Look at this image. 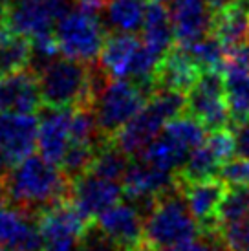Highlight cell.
I'll return each mask as SVG.
<instances>
[{
    "label": "cell",
    "instance_id": "1",
    "mask_svg": "<svg viewBox=\"0 0 249 251\" xmlns=\"http://www.w3.org/2000/svg\"><path fill=\"white\" fill-rule=\"evenodd\" d=\"M2 187L6 203L39 216L50 205L68 200L72 180L55 163L31 154L9 167Z\"/></svg>",
    "mask_w": 249,
    "mask_h": 251
},
{
    "label": "cell",
    "instance_id": "2",
    "mask_svg": "<svg viewBox=\"0 0 249 251\" xmlns=\"http://www.w3.org/2000/svg\"><path fill=\"white\" fill-rule=\"evenodd\" d=\"M200 235V224L187 205L180 181L176 187L159 195L145 216L143 244L154 251L183 244Z\"/></svg>",
    "mask_w": 249,
    "mask_h": 251
},
{
    "label": "cell",
    "instance_id": "3",
    "mask_svg": "<svg viewBox=\"0 0 249 251\" xmlns=\"http://www.w3.org/2000/svg\"><path fill=\"white\" fill-rule=\"evenodd\" d=\"M41 86L42 106L48 108H75L92 106L90 64L74 57L53 59L37 72Z\"/></svg>",
    "mask_w": 249,
    "mask_h": 251
},
{
    "label": "cell",
    "instance_id": "4",
    "mask_svg": "<svg viewBox=\"0 0 249 251\" xmlns=\"http://www.w3.org/2000/svg\"><path fill=\"white\" fill-rule=\"evenodd\" d=\"M149 98L145 88L128 79H110L104 84L92 105L104 140H114L116 134L147 105Z\"/></svg>",
    "mask_w": 249,
    "mask_h": 251
},
{
    "label": "cell",
    "instance_id": "5",
    "mask_svg": "<svg viewBox=\"0 0 249 251\" xmlns=\"http://www.w3.org/2000/svg\"><path fill=\"white\" fill-rule=\"evenodd\" d=\"M53 33L62 55L74 57L88 64L99 59L106 39L103 17L88 13L77 6L57 21Z\"/></svg>",
    "mask_w": 249,
    "mask_h": 251
},
{
    "label": "cell",
    "instance_id": "6",
    "mask_svg": "<svg viewBox=\"0 0 249 251\" xmlns=\"http://www.w3.org/2000/svg\"><path fill=\"white\" fill-rule=\"evenodd\" d=\"M185 114L200 121L209 132L231 126L224 72H203L201 74L196 84L187 92Z\"/></svg>",
    "mask_w": 249,
    "mask_h": 251
},
{
    "label": "cell",
    "instance_id": "7",
    "mask_svg": "<svg viewBox=\"0 0 249 251\" xmlns=\"http://www.w3.org/2000/svg\"><path fill=\"white\" fill-rule=\"evenodd\" d=\"M77 0H11L6 15V24L15 33L31 39L55 29L57 21Z\"/></svg>",
    "mask_w": 249,
    "mask_h": 251
},
{
    "label": "cell",
    "instance_id": "8",
    "mask_svg": "<svg viewBox=\"0 0 249 251\" xmlns=\"http://www.w3.org/2000/svg\"><path fill=\"white\" fill-rule=\"evenodd\" d=\"M96 227L106 237L121 246L124 251L143 244L145 235V215L136 203L118 202L96 216Z\"/></svg>",
    "mask_w": 249,
    "mask_h": 251
},
{
    "label": "cell",
    "instance_id": "9",
    "mask_svg": "<svg viewBox=\"0 0 249 251\" xmlns=\"http://www.w3.org/2000/svg\"><path fill=\"white\" fill-rule=\"evenodd\" d=\"M181 193L196 222L200 224L201 233L220 231L218 226V209L227 193V181L220 175L194 181H180Z\"/></svg>",
    "mask_w": 249,
    "mask_h": 251
},
{
    "label": "cell",
    "instance_id": "10",
    "mask_svg": "<svg viewBox=\"0 0 249 251\" xmlns=\"http://www.w3.org/2000/svg\"><path fill=\"white\" fill-rule=\"evenodd\" d=\"M121 198H123V185L119 181L101 178L90 171L72 180L70 200L88 222H94L97 215H101L114 203L121 202Z\"/></svg>",
    "mask_w": 249,
    "mask_h": 251
},
{
    "label": "cell",
    "instance_id": "11",
    "mask_svg": "<svg viewBox=\"0 0 249 251\" xmlns=\"http://www.w3.org/2000/svg\"><path fill=\"white\" fill-rule=\"evenodd\" d=\"M39 121L35 114L0 112V154L11 167L33 154Z\"/></svg>",
    "mask_w": 249,
    "mask_h": 251
},
{
    "label": "cell",
    "instance_id": "12",
    "mask_svg": "<svg viewBox=\"0 0 249 251\" xmlns=\"http://www.w3.org/2000/svg\"><path fill=\"white\" fill-rule=\"evenodd\" d=\"M0 246L9 251H41L44 248L37 215L0 203Z\"/></svg>",
    "mask_w": 249,
    "mask_h": 251
},
{
    "label": "cell",
    "instance_id": "13",
    "mask_svg": "<svg viewBox=\"0 0 249 251\" xmlns=\"http://www.w3.org/2000/svg\"><path fill=\"white\" fill-rule=\"evenodd\" d=\"M42 112V108H41ZM72 114L74 108H48L44 106L39 121V132H37V147L42 158L61 165L64 154L72 143Z\"/></svg>",
    "mask_w": 249,
    "mask_h": 251
},
{
    "label": "cell",
    "instance_id": "14",
    "mask_svg": "<svg viewBox=\"0 0 249 251\" xmlns=\"http://www.w3.org/2000/svg\"><path fill=\"white\" fill-rule=\"evenodd\" d=\"M42 108L41 86L35 70L0 75V112L37 114Z\"/></svg>",
    "mask_w": 249,
    "mask_h": 251
},
{
    "label": "cell",
    "instance_id": "15",
    "mask_svg": "<svg viewBox=\"0 0 249 251\" xmlns=\"http://www.w3.org/2000/svg\"><path fill=\"white\" fill-rule=\"evenodd\" d=\"M203 74L200 64L194 61V57L187 51V48L174 44L173 50H169L165 57L159 61L154 75V90H178L189 92L196 81Z\"/></svg>",
    "mask_w": 249,
    "mask_h": 251
},
{
    "label": "cell",
    "instance_id": "16",
    "mask_svg": "<svg viewBox=\"0 0 249 251\" xmlns=\"http://www.w3.org/2000/svg\"><path fill=\"white\" fill-rule=\"evenodd\" d=\"M176 44L189 46L211 33L213 11L207 0H174L171 9Z\"/></svg>",
    "mask_w": 249,
    "mask_h": 251
},
{
    "label": "cell",
    "instance_id": "17",
    "mask_svg": "<svg viewBox=\"0 0 249 251\" xmlns=\"http://www.w3.org/2000/svg\"><path fill=\"white\" fill-rule=\"evenodd\" d=\"M143 44L154 51L159 59H163L169 50L176 44V33H174L171 11L161 2L147 4L145 19H143Z\"/></svg>",
    "mask_w": 249,
    "mask_h": 251
},
{
    "label": "cell",
    "instance_id": "18",
    "mask_svg": "<svg viewBox=\"0 0 249 251\" xmlns=\"http://www.w3.org/2000/svg\"><path fill=\"white\" fill-rule=\"evenodd\" d=\"M141 46V41L134 33H108L99 53V63L114 79H126L134 53Z\"/></svg>",
    "mask_w": 249,
    "mask_h": 251
},
{
    "label": "cell",
    "instance_id": "19",
    "mask_svg": "<svg viewBox=\"0 0 249 251\" xmlns=\"http://www.w3.org/2000/svg\"><path fill=\"white\" fill-rule=\"evenodd\" d=\"M248 28H249V13L244 9L242 4L229 6L222 11L213 13L211 21V33L218 41L229 48L248 41Z\"/></svg>",
    "mask_w": 249,
    "mask_h": 251
},
{
    "label": "cell",
    "instance_id": "20",
    "mask_svg": "<svg viewBox=\"0 0 249 251\" xmlns=\"http://www.w3.org/2000/svg\"><path fill=\"white\" fill-rule=\"evenodd\" d=\"M145 11V0H106L103 22L116 31L136 33L143 28Z\"/></svg>",
    "mask_w": 249,
    "mask_h": 251
},
{
    "label": "cell",
    "instance_id": "21",
    "mask_svg": "<svg viewBox=\"0 0 249 251\" xmlns=\"http://www.w3.org/2000/svg\"><path fill=\"white\" fill-rule=\"evenodd\" d=\"M187 156H189V152H187L185 149H181L171 136L161 132V136H158L156 140L150 141L138 158L154 165V167L163 169V171L178 173L181 165L185 163Z\"/></svg>",
    "mask_w": 249,
    "mask_h": 251
},
{
    "label": "cell",
    "instance_id": "22",
    "mask_svg": "<svg viewBox=\"0 0 249 251\" xmlns=\"http://www.w3.org/2000/svg\"><path fill=\"white\" fill-rule=\"evenodd\" d=\"M128 165H130V156L116 143V140H108L101 143L97 149L90 173L106 178V180L121 181Z\"/></svg>",
    "mask_w": 249,
    "mask_h": 251
},
{
    "label": "cell",
    "instance_id": "23",
    "mask_svg": "<svg viewBox=\"0 0 249 251\" xmlns=\"http://www.w3.org/2000/svg\"><path fill=\"white\" fill-rule=\"evenodd\" d=\"M31 41L28 37L19 35V33H9V35L0 39V75L15 74V72L26 70L31 64Z\"/></svg>",
    "mask_w": 249,
    "mask_h": 251
},
{
    "label": "cell",
    "instance_id": "24",
    "mask_svg": "<svg viewBox=\"0 0 249 251\" xmlns=\"http://www.w3.org/2000/svg\"><path fill=\"white\" fill-rule=\"evenodd\" d=\"M222 169V163L215 156V152L209 149V145L203 141L200 147H196L194 151L189 152L185 163L176 173L178 181H194L203 180V178H211V176H218Z\"/></svg>",
    "mask_w": 249,
    "mask_h": 251
},
{
    "label": "cell",
    "instance_id": "25",
    "mask_svg": "<svg viewBox=\"0 0 249 251\" xmlns=\"http://www.w3.org/2000/svg\"><path fill=\"white\" fill-rule=\"evenodd\" d=\"M205 130L207 128L189 114H181L178 118L171 119L163 128V132L167 136H171L181 149H185L187 152L194 151L196 147H200L205 141V138H207Z\"/></svg>",
    "mask_w": 249,
    "mask_h": 251
},
{
    "label": "cell",
    "instance_id": "26",
    "mask_svg": "<svg viewBox=\"0 0 249 251\" xmlns=\"http://www.w3.org/2000/svg\"><path fill=\"white\" fill-rule=\"evenodd\" d=\"M225 99L231 125L249 118V74L225 75Z\"/></svg>",
    "mask_w": 249,
    "mask_h": 251
},
{
    "label": "cell",
    "instance_id": "27",
    "mask_svg": "<svg viewBox=\"0 0 249 251\" xmlns=\"http://www.w3.org/2000/svg\"><path fill=\"white\" fill-rule=\"evenodd\" d=\"M194 57V61L200 64L201 72H222L225 61V46L216 39L213 33L198 39L196 42L183 46Z\"/></svg>",
    "mask_w": 249,
    "mask_h": 251
},
{
    "label": "cell",
    "instance_id": "28",
    "mask_svg": "<svg viewBox=\"0 0 249 251\" xmlns=\"http://www.w3.org/2000/svg\"><path fill=\"white\" fill-rule=\"evenodd\" d=\"M249 215V185H233L227 189L218 209V226L224 227L227 224Z\"/></svg>",
    "mask_w": 249,
    "mask_h": 251
},
{
    "label": "cell",
    "instance_id": "29",
    "mask_svg": "<svg viewBox=\"0 0 249 251\" xmlns=\"http://www.w3.org/2000/svg\"><path fill=\"white\" fill-rule=\"evenodd\" d=\"M97 147L84 145V143H70L68 151L64 154V160L61 163L62 173L70 180H75L81 175L88 173L92 167V161L96 158Z\"/></svg>",
    "mask_w": 249,
    "mask_h": 251
},
{
    "label": "cell",
    "instance_id": "30",
    "mask_svg": "<svg viewBox=\"0 0 249 251\" xmlns=\"http://www.w3.org/2000/svg\"><path fill=\"white\" fill-rule=\"evenodd\" d=\"M220 237L229 251L249 250V215L220 227Z\"/></svg>",
    "mask_w": 249,
    "mask_h": 251
},
{
    "label": "cell",
    "instance_id": "31",
    "mask_svg": "<svg viewBox=\"0 0 249 251\" xmlns=\"http://www.w3.org/2000/svg\"><path fill=\"white\" fill-rule=\"evenodd\" d=\"M218 175L227 181V185H249V160L235 156L222 165Z\"/></svg>",
    "mask_w": 249,
    "mask_h": 251
},
{
    "label": "cell",
    "instance_id": "32",
    "mask_svg": "<svg viewBox=\"0 0 249 251\" xmlns=\"http://www.w3.org/2000/svg\"><path fill=\"white\" fill-rule=\"evenodd\" d=\"M83 251H124V250L121 246L116 244L114 240H110L104 233H101L96 227V224L92 222L88 231L84 233Z\"/></svg>",
    "mask_w": 249,
    "mask_h": 251
},
{
    "label": "cell",
    "instance_id": "33",
    "mask_svg": "<svg viewBox=\"0 0 249 251\" xmlns=\"http://www.w3.org/2000/svg\"><path fill=\"white\" fill-rule=\"evenodd\" d=\"M233 134H235L236 156L238 158H248L249 160V118L231 125Z\"/></svg>",
    "mask_w": 249,
    "mask_h": 251
},
{
    "label": "cell",
    "instance_id": "34",
    "mask_svg": "<svg viewBox=\"0 0 249 251\" xmlns=\"http://www.w3.org/2000/svg\"><path fill=\"white\" fill-rule=\"evenodd\" d=\"M84 238V237H83ZM83 238L79 237H62L51 238L44 242V251H83Z\"/></svg>",
    "mask_w": 249,
    "mask_h": 251
},
{
    "label": "cell",
    "instance_id": "35",
    "mask_svg": "<svg viewBox=\"0 0 249 251\" xmlns=\"http://www.w3.org/2000/svg\"><path fill=\"white\" fill-rule=\"evenodd\" d=\"M211 11L216 13V11H222L229 6H235V4H240V0H207Z\"/></svg>",
    "mask_w": 249,
    "mask_h": 251
},
{
    "label": "cell",
    "instance_id": "36",
    "mask_svg": "<svg viewBox=\"0 0 249 251\" xmlns=\"http://www.w3.org/2000/svg\"><path fill=\"white\" fill-rule=\"evenodd\" d=\"M128 251H154V250H150L149 246H145V244H139L138 248H134V250H128Z\"/></svg>",
    "mask_w": 249,
    "mask_h": 251
},
{
    "label": "cell",
    "instance_id": "37",
    "mask_svg": "<svg viewBox=\"0 0 249 251\" xmlns=\"http://www.w3.org/2000/svg\"><path fill=\"white\" fill-rule=\"evenodd\" d=\"M4 187H2V180H0V203H4Z\"/></svg>",
    "mask_w": 249,
    "mask_h": 251
},
{
    "label": "cell",
    "instance_id": "38",
    "mask_svg": "<svg viewBox=\"0 0 249 251\" xmlns=\"http://www.w3.org/2000/svg\"><path fill=\"white\" fill-rule=\"evenodd\" d=\"M240 4H242L244 9H246V11L249 13V0H240Z\"/></svg>",
    "mask_w": 249,
    "mask_h": 251
},
{
    "label": "cell",
    "instance_id": "39",
    "mask_svg": "<svg viewBox=\"0 0 249 251\" xmlns=\"http://www.w3.org/2000/svg\"><path fill=\"white\" fill-rule=\"evenodd\" d=\"M152 2H161V4H167V2H174V0H152Z\"/></svg>",
    "mask_w": 249,
    "mask_h": 251
},
{
    "label": "cell",
    "instance_id": "40",
    "mask_svg": "<svg viewBox=\"0 0 249 251\" xmlns=\"http://www.w3.org/2000/svg\"><path fill=\"white\" fill-rule=\"evenodd\" d=\"M0 251H9V250H6V248H2V246H0Z\"/></svg>",
    "mask_w": 249,
    "mask_h": 251
},
{
    "label": "cell",
    "instance_id": "41",
    "mask_svg": "<svg viewBox=\"0 0 249 251\" xmlns=\"http://www.w3.org/2000/svg\"><path fill=\"white\" fill-rule=\"evenodd\" d=\"M248 44H249V28H248Z\"/></svg>",
    "mask_w": 249,
    "mask_h": 251
},
{
    "label": "cell",
    "instance_id": "42",
    "mask_svg": "<svg viewBox=\"0 0 249 251\" xmlns=\"http://www.w3.org/2000/svg\"><path fill=\"white\" fill-rule=\"evenodd\" d=\"M246 251H249V250H246Z\"/></svg>",
    "mask_w": 249,
    "mask_h": 251
}]
</instances>
